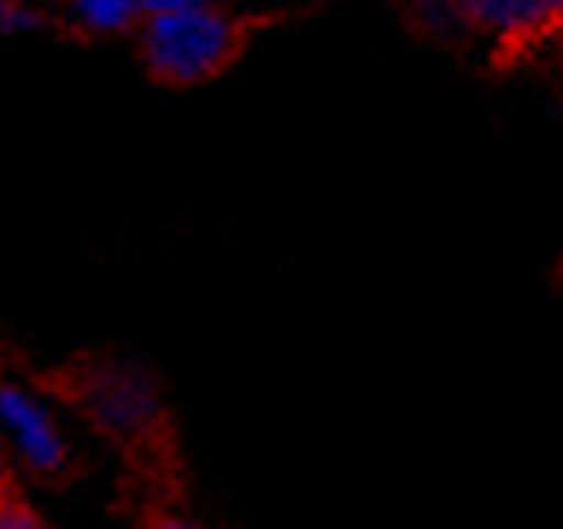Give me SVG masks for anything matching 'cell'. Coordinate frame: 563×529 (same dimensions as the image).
Listing matches in <instances>:
<instances>
[{"instance_id": "30bf717a", "label": "cell", "mask_w": 563, "mask_h": 529, "mask_svg": "<svg viewBox=\"0 0 563 529\" xmlns=\"http://www.w3.org/2000/svg\"><path fill=\"white\" fill-rule=\"evenodd\" d=\"M555 18H563V0H555Z\"/></svg>"}, {"instance_id": "5b68a950", "label": "cell", "mask_w": 563, "mask_h": 529, "mask_svg": "<svg viewBox=\"0 0 563 529\" xmlns=\"http://www.w3.org/2000/svg\"><path fill=\"white\" fill-rule=\"evenodd\" d=\"M77 18L99 31V35H111V31H124L141 18V0H73Z\"/></svg>"}, {"instance_id": "277c9868", "label": "cell", "mask_w": 563, "mask_h": 529, "mask_svg": "<svg viewBox=\"0 0 563 529\" xmlns=\"http://www.w3.org/2000/svg\"><path fill=\"white\" fill-rule=\"evenodd\" d=\"M461 18L499 38H529L555 22V0H457Z\"/></svg>"}, {"instance_id": "7a4b0ae2", "label": "cell", "mask_w": 563, "mask_h": 529, "mask_svg": "<svg viewBox=\"0 0 563 529\" xmlns=\"http://www.w3.org/2000/svg\"><path fill=\"white\" fill-rule=\"evenodd\" d=\"M77 406L95 419V427L107 440L137 449V444H154L163 431V410L154 388L141 381L129 367H90L77 388Z\"/></svg>"}, {"instance_id": "52a82bcc", "label": "cell", "mask_w": 563, "mask_h": 529, "mask_svg": "<svg viewBox=\"0 0 563 529\" xmlns=\"http://www.w3.org/2000/svg\"><path fill=\"white\" fill-rule=\"evenodd\" d=\"M210 0H141V18H172V13H188V9H206Z\"/></svg>"}, {"instance_id": "6da1fadb", "label": "cell", "mask_w": 563, "mask_h": 529, "mask_svg": "<svg viewBox=\"0 0 563 529\" xmlns=\"http://www.w3.org/2000/svg\"><path fill=\"white\" fill-rule=\"evenodd\" d=\"M244 43V26L222 9H188L172 18H150L141 31V56L158 81L192 86L222 73Z\"/></svg>"}, {"instance_id": "9c48e42d", "label": "cell", "mask_w": 563, "mask_h": 529, "mask_svg": "<svg viewBox=\"0 0 563 529\" xmlns=\"http://www.w3.org/2000/svg\"><path fill=\"white\" fill-rule=\"evenodd\" d=\"M35 26V18H31V9H22V4H13V0H4V31H31Z\"/></svg>"}, {"instance_id": "ba28073f", "label": "cell", "mask_w": 563, "mask_h": 529, "mask_svg": "<svg viewBox=\"0 0 563 529\" xmlns=\"http://www.w3.org/2000/svg\"><path fill=\"white\" fill-rule=\"evenodd\" d=\"M141 529H206V526H197L192 517L172 513V508H154V513H145V526Z\"/></svg>"}, {"instance_id": "8992f818", "label": "cell", "mask_w": 563, "mask_h": 529, "mask_svg": "<svg viewBox=\"0 0 563 529\" xmlns=\"http://www.w3.org/2000/svg\"><path fill=\"white\" fill-rule=\"evenodd\" d=\"M0 529H52L43 517H38L35 504L13 487L9 474H4V495H0Z\"/></svg>"}, {"instance_id": "3957f363", "label": "cell", "mask_w": 563, "mask_h": 529, "mask_svg": "<svg viewBox=\"0 0 563 529\" xmlns=\"http://www.w3.org/2000/svg\"><path fill=\"white\" fill-rule=\"evenodd\" d=\"M0 423H4V436H9L18 461L31 474L47 478V483L65 478V470H69L73 461L69 444H65L56 419L43 410V401H38L31 388L4 381V388H0Z\"/></svg>"}]
</instances>
